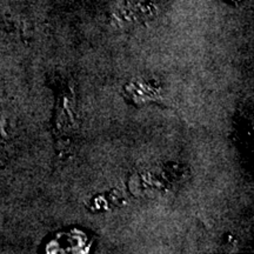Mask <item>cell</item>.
I'll return each mask as SVG.
<instances>
[]
</instances>
